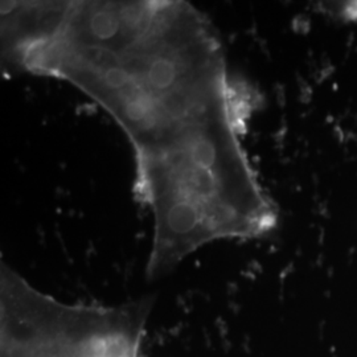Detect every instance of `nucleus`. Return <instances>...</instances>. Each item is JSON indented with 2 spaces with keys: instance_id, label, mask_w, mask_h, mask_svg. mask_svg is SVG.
<instances>
[{
  "instance_id": "f257e3e1",
  "label": "nucleus",
  "mask_w": 357,
  "mask_h": 357,
  "mask_svg": "<svg viewBox=\"0 0 357 357\" xmlns=\"http://www.w3.org/2000/svg\"><path fill=\"white\" fill-rule=\"evenodd\" d=\"M26 64L75 85L125 131L134 191L153 217L155 268L275 227L238 138L221 41L190 3L64 1Z\"/></svg>"
},
{
  "instance_id": "f03ea898",
  "label": "nucleus",
  "mask_w": 357,
  "mask_h": 357,
  "mask_svg": "<svg viewBox=\"0 0 357 357\" xmlns=\"http://www.w3.org/2000/svg\"><path fill=\"white\" fill-rule=\"evenodd\" d=\"M149 317L139 303L97 308L16 357H139Z\"/></svg>"
}]
</instances>
